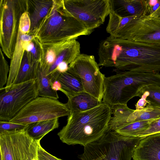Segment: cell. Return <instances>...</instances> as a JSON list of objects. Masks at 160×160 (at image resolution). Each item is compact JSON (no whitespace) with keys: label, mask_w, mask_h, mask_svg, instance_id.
<instances>
[{"label":"cell","mask_w":160,"mask_h":160,"mask_svg":"<svg viewBox=\"0 0 160 160\" xmlns=\"http://www.w3.org/2000/svg\"><path fill=\"white\" fill-rule=\"evenodd\" d=\"M116 74L105 77L102 101L110 107L127 104L138 96L143 88L151 85L160 86V73L131 71L116 72Z\"/></svg>","instance_id":"cell-4"},{"label":"cell","mask_w":160,"mask_h":160,"mask_svg":"<svg viewBox=\"0 0 160 160\" xmlns=\"http://www.w3.org/2000/svg\"><path fill=\"white\" fill-rule=\"evenodd\" d=\"M0 121L11 120L23 107L38 97L36 79L0 90Z\"/></svg>","instance_id":"cell-8"},{"label":"cell","mask_w":160,"mask_h":160,"mask_svg":"<svg viewBox=\"0 0 160 160\" xmlns=\"http://www.w3.org/2000/svg\"><path fill=\"white\" fill-rule=\"evenodd\" d=\"M110 12L121 17L148 15L147 0H109Z\"/></svg>","instance_id":"cell-15"},{"label":"cell","mask_w":160,"mask_h":160,"mask_svg":"<svg viewBox=\"0 0 160 160\" xmlns=\"http://www.w3.org/2000/svg\"><path fill=\"white\" fill-rule=\"evenodd\" d=\"M160 117V108L147 105L141 110H134L128 117L127 122L129 123L139 121L151 120Z\"/></svg>","instance_id":"cell-25"},{"label":"cell","mask_w":160,"mask_h":160,"mask_svg":"<svg viewBox=\"0 0 160 160\" xmlns=\"http://www.w3.org/2000/svg\"><path fill=\"white\" fill-rule=\"evenodd\" d=\"M160 6V0H158L157 3L149 10L148 15L150 14L155 12L159 8Z\"/></svg>","instance_id":"cell-35"},{"label":"cell","mask_w":160,"mask_h":160,"mask_svg":"<svg viewBox=\"0 0 160 160\" xmlns=\"http://www.w3.org/2000/svg\"><path fill=\"white\" fill-rule=\"evenodd\" d=\"M59 126L58 118L41 121L28 124L24 128L33 141H40L46 135Z\"/></svg>","instance_id":"cell-19"},{"label":"cell","mask_w":160,"mask_h":160,"mask_svg":"<svg viewBox=\"0 0 160 160\" xmlns=\"http://www.w3.org/2000/svg\"><path fill=\"white\" fill-rule=\"evenodd\" d=\"M151 120L139 121L129 123L115 131L124 137H139L140 134L148 128Z\"/></svg>","instance_id":"cell-24"},{"label":"cell","mask_w":160,"mask_h":160,"mask_svg":"<svg viewBox=\"0 0 160 160\" xmlns=\"http://www.w3.org/2000/svg\"><path fill=\"white\" fill-rule=\"evenodd\" d=\"M92 32L64 9L62 0H54L52 8L33 35L42 45H48L76 39Z\"/></svg>","instance_id":"cell-3"},{"label":"cell","mask_w":160,"mask_h":160,"mask_svg":"<svg viewBox=\"0 0 160 160\" xmlns=\"http://www.w3.org/2000/svg\"><path fill=\"white\" fill-rule=\"evenodd\" d=\"M70 113L66 103L58 99L38 96L27 104L9 121L28 125L68 116Z\"/></svg>","instance_id":"cell-7"},{"label":"cell","mask_w":160,"mask_h":160,"mask_svg":"<svg viewBox=\"0 0 160 160\" xmlns=\"http://www.w3.org/2000/svg\"><path fill=\"white\" fill-rule=\"evenodd\" d=\"M62 3L67 12L92 31L103 24L110 11L109 0H62Z\"/></svg>","instance_id":"cell-9"},{"label":"cell","mask_w":160,"mask_h":160,"mask_svg":"<svg viewBox=\"0 0 160 160\" xmlns=\"http://www.w3.org/2000/svg\"><path fill=\"white\" fill-rule=\"evenodd\" d=\"M142 138L122 136L107 131L101 138L84 146L81 160H131Z\"/></svg>","instance_id":"cell-5"},{"label":"cell","mask_w":160,"mask_h":160,"mask_svg":"<svg viewBox=\"0 0 160 160\" xmlns=\"http://www.w3.org/2000/svg\"><path fill=\"white\" fill-rule=\"evenodd\" d=\"M34 37V35L26 33L19 28L14 51L11 59L10 70L8 81L4 88L7 89L13 83L17 75L27 43Z\"/></svg>","instance_id":"cell-16"},{"label":"cell","mask_w":160,"mask_h":160,"mask_svg":"<svg viewBox=\"0 0 160 160\" xmlns=\"http://www.w3.org/2000/svg\"><path fill=\"white\" fill-rule=\"evenodd\" d=\"M39 62L32 61L28 53L25 51L17 75L12 85L36 79Z\"/></svg>","instance_id":"cell-20"},{"label":"cell","mask_w":160,"mask_h":160,"mask_svg":"<svg viewBox=\"0 0 160 160\" xmlns=\"http://www.w3.org/2000/svg\"><path fill=\"white\" fill-rule=\"evenodd\" d=\"M40 141H33L32 144L30 153L27 160H38L37 150L39 142Z\"/></svg>","instance_id":"cell-32"},{"label":"cell","mask_w":160,"mask_h":160,"mask_svg":"<svg viewBox=\"0 0 160 160\" xmlns=\"http://www.w3.org/2000/svg\"><path fill=\"white\" fill-rule=\"evenodd\" d=\"M160 133V117L150 121L148 128L142 132L139 137L142 138L150 135Z\"/></svg>","instance_id":"cell-29"},{"label":"cell","mask_w":160,"mask_h":160,"mask_svg":"<svg viewBox=\"0 0 160 160\" xmlns=\"http://www.w3.org/2000/svg\"><path fill=\"white\" fill-rule=\"evenodd\" d=\"M145 99L147 105L160 108V86L151 85L145 87L138 93V96Z\"/></svg>","instance_id":"cell-26"},{"label":"cell","mask_w":160,"mask_h":160,"mask_svg":"<svg viewBox=\"0 0 160 160\" xmlns=\"http://www.w3.org/2000/svg\"><path fill=\"white\" fill-rule=\"evenodd\" d=\"M148 104L147 101L144 98H141L135 104L136 110H141L144 108Z\"/></svg>","instance_id":"cell-33"},{"label":"cell","mask_w":160,"mask_h":160,"mask_svg":"<svg viewBox=\"0 0 160 160\" xmlns=\"http://www.w3.org/2000/svg\"><path fill=\"white\" fill-rule=\"evenodd\" d=\"M112 113L111 107L102 101L88 110L71 112L66 124L58 135L63 142L68 145L79 144L84 147L106 132Z\"/></svg>","instance_id":"cell-2"},{"label":"cell","mask_w":160,"mask_h":160,"mask_svg":"<svg viewBox=\"0 0 160 160\" xmlns=\"http://www.w3.org/2000/svg\"><path fill=\"white\" fill-rule=\"evenodd\" d=\"M33 141L24 129L0 132V160H27Z\"/></svg>","instance_id":"cell-12"},{"label":"cell","mask_w":160,"mask_h":160,"mask_svg":"<svg viewBox=\"0 0 160 160\" xmlns=\"http://www.w3.org/2000/svg\"><path fill=\"white\" fill-rule=\"evenodd\" d=\"M111 107L112 116L109 121L107 131H115L128 124V119L134 110L129 108L127 104H117Z\"/></svg>","instance_id":"cell-21"},{"label":"cell","mask_w":160,"mask_h":160,"mask_svg":"<svg viewBox=\"0 0 160 160\" xmlns=\"http://www.w3.org/2000/svg\"><path fill=\"white\" fill-rule=\"evenodd\" d=\"M42 46L43 54L40 63L46 69L48 76L52 73L60 64L69 66L80 54V44L76 39Z\"/></svg>","instance_id":"cell-13"},{"label":"cell","mask_w":160,"mask_h":160,"mask_svg":"<svg viewBox=\"0 0 160 160\" xmlns=\"http://www.w3.org/2000/svg\"><path fill=\"white\" fill-rule=\"evenodd\" d=\"M148 15L152 17H160V6L155 12Z\"/></svg>","instance_id":"cell-37"},{"label":"cell","mask_w":160,"mask_h":160,"mask_svg":"<svg viewBox=\"0 0 160 160\" xmlns=\"http://www.w3.org/2000/svg\"><path fill=\"white\" fill-rule=\"evenodd\" d=\"M27 125L6 121H0V132L24 129Z\"/></svg>","instance_id":"cell-30"},{"label":"cell","mask_w":160,"mask_h":160,"mask_svg":"<svg viewBox=\"0 0 160 160\" xmlns=\"http://www.w3.org/2000/svg\"><path fill=\"white\" fill-rule=\"evenodd\" d=\"M112 36L160 46V18L148 15L136 17Z\"/></svg>","instance_id":"cell-11"},{"label":"cell","mask_w":160,"mask_h":160,"mask_svg":"<svg viewBox=\"0 0 160 160\" xmlns=\"http://www.w3.org/2000/svg\"><path fill=\"white\" fill-rule=\"evenodd\" d=\"M159 18H160V17H159Z\"/></svg>","instance_id":"cell-38"},{"label":"cell","mask_w":160,"mask_h":160,"mask_svg":"<svg viewBox=\"0 0 160 160\" xmlns=\"http://www.w3.org/2000/svg\"><path fill=\"white\" fill-rule=\"evenodd\" d=\"M68 71L80 78L85 92L102 102L105 76L94 56L80 54L69 65Z\"/></svg>","instance_id":"cell-10"},{"label":"cell","mask_w":160,"mask_h":160,"mask_svg":"<svg viewBox=\"0 0 160 160\" xmlns=\"http://www.w3.org/2000/svg\"><path fill=\"white\" fill-rule=\"evenodd\" d=\"M37 158L38 160H62L47 152L41 146L40 141L39 142L38 144Z\"/></svg>","instance_id":"cell-31"},{"label":"cell","mask_w":160,"mask_h":160,"mask_svg":"<svg viewBox=\"0 0 160 160\" xmlns=\"http://www.w3.org/2000/svg\"><path fill=\"white\" fill-rule=\"evenodd\" d=\"M68 98V101L66 103L71 113L88 110L98 106L102 102L85 91Z\"/></svg>","instance_id":"cell-18"},{"label":"cell","mask_w":160,"mask_h":160,"mask_svg":"<svg viewBox=\"0 0 160 160\" xmlns=\"http://www.w3.org/2000/svg\"><path fill=\"white\" fill-rule=\"evenodd\" d=\"M51 86L52 89L55 91H60L65 94V92L62 89L60 82L56 80L51 83Z\"/></svg>","instance_id":"cell-34"},{"label":"cell","mask_w":160,"mask_h":160,"mask_svg":"<svg viewBox=\"0 0 160 160\" xmlns=\"http://www.w3.org/2000/svg\"><path fill=\"white\" fill-rule=\"evenodd\" d=\"M27 11V0L0 1V43L3 53L11 59L22 14Z\"/></svg>","instance_id":"cell-6"},{"label":"cell","mask_w":160,"mask_h":160,"mask_svg":"<svg viewBox=\"0 0 160 160\" xmlns=\"http://www.w3.org/2000/svg\"><path fill=\"white\" fill-rule=\"evenodd\" d=\"M105 58L116 71H160V46H158L113 37L107 46Z\"/></svg>","instance_id":"cell-1"},{"label":"cell","mask_w":160,"mask_h":160,"mask_svg":"<svg viewBox=\"0 0 160 160\" xmlns=\"http://www.w3.org/2000/svg\"><path fill=\"white\" fill-rule=\"evenodd\" d=\"M132 158L133 160H160V133L142 138Z\"/></svg>","instance_id":"cell-14"},{"label":"cell","mask_w":160,"mask_h":160,"mask_svg":"<svg viewBox=\"0 0 160 160\" xmlns=\"http://www.w3.org/2000/svg\"><path fill=\"white\" fill-rule=\"evenodd\" d=\"M158 0H147V2L149 11L150 9L155 5L158 2Z\"/></svg>","instance_id":"cell-36"},{"label":"cell","mask_w":160,"mask_h":160,"mask_svg":"<svg viewBox=\"0 0 160 160\" xmlns=\"http://www.w3.org/2000/svg\"><path fill=\"white\" fill-rule=\"evenodd\" d=\"M2 50L0 49V90L7 84L9 73L10 67L5 58Z\"/></svg>","instance_id":"cell-28"},{"label":"cell","mask_w":160,"mask_h":160,"mask_svg":"<svg viewBox=\"0 0 160 160\" xmlns=\"http://www.w3.org/2000/svg\"><path fill=\"white\" fill-rule=\"evenodd\" d=\"M25 51L28 53L30 58L33 62H40L42 58L43 51L42 44L38 38H34L27 44Z\"/></svg>","instance_id":"cell-27"},{"label":"cell","mask_w":160,"mask_h":160,"mask_svg":"<svg viewBox=\"0 0 160 160\" xmlns=\"http://www.w3.org/2000/svg\"><path fill=\"white\" fill-rule=\"evenodd\" d=\"M38 96L58 99L57 92L53 90L51 86V81L47 75L45 68L39 62L36 79Z\"/></svg>","instance_id":"cell-23"},{"label":"cell","mask_w":160,"mask_h":160,"mask_svg":"<svg viewBox=\"0 0 160 160\" xmlns=\"http://www.w3.org/2000/svg\"><path fill=\"white\" fill-rule=\"evenodd\" d=\"M57 80L61 83L68 98L84 91L80 78L68 71L60 73Z\"/></svg>","instance_id":"cell-22"},{"label":"cell","mask_w":160,"mask_h":160,"mask_svg":"<svg viewBox=\"0 0 160 160\" xmlns=\"http://www.w3.org/2000/svg\"><path fill=\"white\" fill-rule=\"evenodd\" d=\"M54 0H27V12L31 21L29 33L33 35L42 20L52 8Z\"/></svg>","instance_id":"cell-17"}]
</instances>
